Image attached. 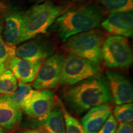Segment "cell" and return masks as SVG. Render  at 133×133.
I'll list each match as a JSON object with an SVG mask.
<instances>
[{
  "instance_id": "1",
  "label": "cell",
  "mask_w": 133,
  "mask_h": 133,
  "mask_svg": "<svg viewBox=\"0 0 133 133\" xmlns=\"http://www.w3.org/2000/svg\"><path fill=\"white\" fill-rule=\"evenodd\" d=\"M63 97L78 114L99 105L114 102L107 78L101 74L69 88L63 93Z\"/></svg>"
},
{
  "instance_id": "8",
  "label": "cell",
  "mask_w": 133,
  "mask_h": 133,
  "mask_svg": "<svg viewBox=\"0 0 133 133\" xmlns=\"http://www.w3.org/2000/svg\"><path fill=\"white\" fill-rule=\"evenodd\" d=\"M58 99L50 90H35L25 102L22 110L28 116L39 119L44 117L56 106Z\"/></svg>"
},
{
  "instance_id": "2",
  "label": "cell",
  "mask_w": 133,
  "mask_h": 133,
  "mask_svg": "<svg viewBox=\"0 0 133 133\" xmlns=\"http://www.w3.org/2000/svg\"><path fill=\"white\" fill-rule=\"evenodd\" d=\"M102 17L101 7L88 4L65 11L56 19L51 28L65 42L71 36L96 29Z\"/></svg>"
},
{
  "instance_id": "17",
  "label": "cell",
  "mask_w": 133,
  "mask_h": 133,
  "mask_svg": "<svg viewBox=\"0 0 133 133\" xmlns=\"http://www.w3.org/2000/svg\"><path fill=\"white\" fill-rule=\"evenodd\" d=\"M34 89L29 83H25L19 81L16 91L11 95H8L11 100L16 105L21 108L24 105L25 102L35 92Z\"/></svg>"
},
{
  "instance_id": "5",
  "label": "cell",
  "mask_w": 133,
  "mask_h": 133,
  "mask_svg": "<svg viewBox=\"0 0 133 133\" xmlns=\"http://www.w3.org/2000/svg\"><path fill=\"white\" fill-rule=\"evenodd\" d=\"M101 74V67L87 59L69 54L64 57L59 84L71 86Z\"/></svg>"
},
{
  "instance_id": "20",
  "label": "cell",
  "mask_w": 133,
  "mask_h": 133,
  "mask_svg": "<svg viewBox=\"0 0 133 133\" xmlns=\"http://www.w3.org/2000/svg\"><path fill=\"white\" fill-rule=\"evenodd\" d=\"M63 116H64L65 133H86L81 123L66 110L65 106L60 100H58Z\"/></svg>"
},
{
  "instance_id": "29",
  "label": "cell",
  "mask_w": 133,
  "mask_h": 133,
  "mask_svg": "<svg viewBox=\"0 0 133 133\" xmlns=\"http://www.w3.org/2000/svg\"><path fill=\"white\" fill-rule=\"evenodd\" d=\"M36 1H43V0H36Z\"/></svg>"
},
{
  "instance_id": "25",
  "label": "cell",
  "mask_w": 133,
  "mask_h": 133,
  "mask_svg": "<svg viewBox=\"0 0 133 133\" xmlns=\"http://www.w3.org/2000/svg\"><path fill=\"white\" fill-rule=\"evenodd\" d=\"M19 133H48L46 131L42 130L41 129H24L22 130Z\"/></svg>"
},
{
  "instance_id": "15",
  "label": "cell",
  "mask_w": 133,
  "mask_h": 133,
  "mask_svg": "<svg viewBox=\"0 0 133 133\" xmlns=\"http://www.w3.org/2000/svg\"><path fill=\"white\" fill-rule=\"evenodd\" d=\"M24 12L16 11L10 13L5 19L4 36L6 43L16 46L21 43L24 26Z\"/></svg>"
},
{
  "instance_id": "13",
  "label": "cell",
  "mask_w": 133,
  "mask_h": 133,
  "mask_svg": "<svg viewBox=\"0 0 133 133\" xmlns=\"http://www.w3.org/2000/svg\"><path fill=\"white\" fill-rule=\"evenodd\" d=\"M22 110L16 105L8 95L0 94V127L12 130L21 123Z\"/></svg>"
},
{
  "instance_id": "9",
  "label": "cell",
  "mask_w": 133,
  "mask_h": 133,
  "mask_svg": "<svg viewBox=\"0 0 133 133\" xmlns=\"http://www.w3.org/2000/svg\"><path fill=\"white\" fill-rule=\"evenodd\" d=\"M54 46L51 41L38 37L16 48V56L31 61H43L52 56Z\"/></svg>"
},
{
  "instance_id": "10",
  "label": "cell",
  "mask_w": 133,
  "mask_h": 133,
  "mask_svg": "<svg viewBox=\"0 0 133 133\" xmlns=\"http://www.w3.org/2000/svg\"><path fill=\"white\" fill-rule=\"evenodd\" d=\"M107 80L114 102L117 105L132 103V85L129 79L119 72L106 70Z\"/></svg>"
},
{
  "instance_id": "23",
  "label": "cell",
  "mask_w": 133,
  "mask_h": 133,
  "mask_svg": "<svg viewBox=\"0 0 133 133\" xmlns=\"http://www.w3.org/2000/svg\"><path fill=\"white\" fill-rule=\"evenodd\" d=\"M118 122L111 114L97 133H115Z\"/></svg>"
},
{
  "instance_id": "6",
  "label": "cell",
  "mask_w": 133,
  "mask_h": 133,
  "mask_svg": "<svg viewBox=\"0 0 133 133\" xmlns=\"http://www.w3.org/2000/svg\"><path fill=\"white\" fill-rule=\"evenodd\" d=\"M102 59L109 68H128L133 62V54L129 41L121 36H111L104 41Z\"/></svg>"
},
{
  "instance_id": "16",
  "label": "cell",
  "mask_w": 133,
  "mask_h": 133,
  "mask_svg": "<svg viewBox=\"0 0 133 133\" xmlns=\"http://www.w3.org/2000/svg\"><path fill=\"white\" fill-rule=\"evenodd\" d=\"M36 124L38 129L48 133H65L64 116L60 106H56L47 115L37 119Z\"/></svg>"
},
{
  "instance_id": "12",
  "label": "cell",
  "mask_w": 133,
  "mask_h": 133,
  "mask_svg": "<svg viewBox=\"0 0 133 133\" xmlns=\"http://www.w3.org/2000/svg\"><path fill=\"white\" fill-rule=\"evenodd\" d=\"M101 24L102 27L111 34L130 37L133 34L132 11L111 13Z\"/></svg>"
},
{
  "instance_id": "21",
  "label": "cell",
  "mask_w": 133,
  "mask_h": 133,
  "mask_svg": "<svg viewBox=\"0 0 133 133\" xmlns=\"http://www.w3.org/2000/svg\"><path fill=\"white\" fill-rule=\"evenodd\" d=\"M113 115L119 123H132L133 121V104L127 103L118 105L113 110Z\"/></svg>"
},
{
  "instance_id": "24",
  "label": "cell",
  "mask_w": 133,
  "mask_h": 133,
  "mask_svg": "<svg viewBox=\"0 0 133 133\" xmlns=\"http://www.w3.org/2000/svg\"><path fill=\"white\" fill-rule=\"evenodd\" d=\"M133 126L132 123H119L116 128L115 133H132Z\"/></svg>"
},
{
  "instance_id": "28",
  "label": "cell",
  "mask_w": 133,
  "mask_h": 133,
  "mask_svg": "<svg viewBox=\"0 0 133 133\" xmlns=\"http://www.w3.org/2000/svg\"><path fill=\"white\" fill-rule=\"evenodd\" d=\"M73 1H84V0H73Z\"/></svg>"
},
{
  "instance_id": "3",
  "label": "cell",
  "mask_w": 133,
  "mask_h": 133,
  "mask_svg": "<svg viewBox=\"0 0 133 133\" xmlns=\"http://www.w3.org/2000/svg\"><path fill=\"white\" fill-rule=\"evenodd\" d=\"M67 6L45 2L34 5L24 13L21 43L46 33L57 17L67 11Z\"/></svg>"
},
{
  "instance_id": "11",
  "label": "cell",
  "mask_w": 133,
  "mask_h": 133,
  "mask_svg": "<svg viewBox=\"0 0 133 133\" xmlns=\"http://www.w3.org/2000/svg\"><path fill=\"white\" fill-rule=\"evenodd\" d=\"M44 62L43 61H31L14 56L5 64L19 81L31 83L35 79L38 71Z\"/></svg>"
},
{
  "instance_id": "4",
  "label": "cell",
  "mask_w": 133,
  "mask_h": 133,
  "mask_svg": "<svg viewBox=\"0 0 133 133\" xmlns=\"http://www.w3.org/2000/svg\"><path fill=\"white\" fill-rule=\"evenodd\" d=\"M104 36L99 30L75 35L66 40L64 49L69 54L78 56L99 64L102 61V49Z\"/></svg>"
},
{
  "instance_id": "18",
  "label": "cell",
  "mask_w": 133,
  "mask_h": 133,
  "mask_svg": "<svg viewBox=\"0 0 133 133\" xmlns=\"http://www.w3.org/2000/svg\"><path fill=\"white\" fill-rule=\"evenodd\" d=\"M99 3L111 13L131 12L133 0H98Z\"/></svg>"
},
{
  "instance_id": "26",
  "label": "cell",
  "mask_w": 133,
  "mask_h": 133,
  "mask_svg": "<svg viewBox=\"0 0 133 133\" xmlns=\"http://www.w3.org/2000/svg\"><path fill=\"white\" fill-rule=\"evenodd\" d=\"M6 70V66L3 62H0V75Z\"/></svg>"
},
{
  "instance_id": "19",
  "label": "cell",
  "mask_w": 133,
  "mask_h": 133,
  "mask_svg": "<svg viewBox=\"0 0 133 133\" xmlns=\"http://www.w3.org/2000/svg\"><path fill=\"white\" fill-rule=\"evenodd\" d=\"M18 86L17 79L10 70H6L0 75V94L11 95Z\"/></svg>"
},
{
  "instance_id": "27",
  "label": "cell",
  "mask_w": 133,
  "mask_h": 133,
  "mask_svg": "<svg viewBox=\"0 0 133 133\" xmlns=\"http://www.w3.org/2000/svg\"><path fill=\"white\" fill-rule=\"evenodd\" d=\"M3 132H4V131H3V128H1L0 127V133H3Z\"/></svg>"
},
{
  "instance_id": "14",
  "label": "cell",
  "mask_w": 133,
  "mask_h": 133,
  "mask_svg": "<svg viewBox=\"0 0 133 133\" xmlns=\"http://www.w3.org/2000/svg\"><path fill=\"white\" fill-rule=\"evenodd\" d=\"M112 113L109 104H102L91 108L81 119V125L86 133H97Z\"/></svg>"
},
{
  "instance_id": "22",
  "label": "cell",
  "mask_w": 133,
  "mask_h": 133,
  "mask_svg": "<svg viewBox=\"0 0 133 133\" xmlns=\"http://www.w3.org/2000/svg\"><path fill=\"white\" fill-rule=\"evenodd\" d=\"M2 29V23L0 20V62L5 64L11 58L16 56V47L9 44L3 39L1 35Z\"/></svg>"
},
{
  "instance_id": "7",
  "label": "cell",
  "mask_w": 133,
  "mask_h": 133,
  "mask_svg": "<svg viewBox=\"0 0 133 133\" xmlns=\"http://www.w3.org/2000/svg\"><path fill=\"white\" fill-rule=\"evenodd\" d=\"M64 56L56 53L48 58L39 69L32 87L36 90H49L59 84Z\"/></svg>"
}]
</instances>
